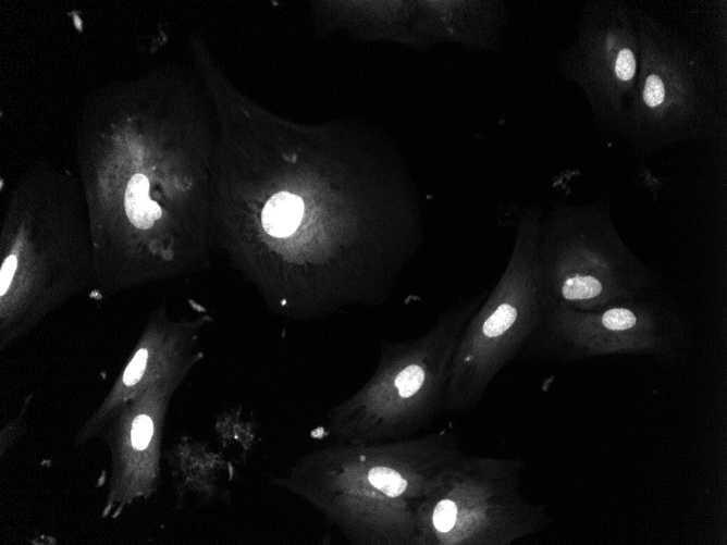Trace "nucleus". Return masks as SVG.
I'll return each instance as SVG.
<instances>
[{"label": "nucleus", "mask_w": 727, "mask_h": 545, "mask_svg": "<svg viewBox=\"0 0 727 545\" xmlns=\"http://www.w3.org/2000/svg\"><path fill=\"white\" fill-rule=\"evenodd\" d=\"M148 354V346H143L135 352L122 375V383L125 387H133L138 383L144 373Z\"/></svg>", "instance_id": "obj_12"}, {"label": "nucleus", "mask_w": 727, "mask_h": 545, "mask_svg": "<svg viewBox=\"0 0 727 545\" xmlns=\"http://www.w3.org/2000/svg\"><path fill=\"white\" fill-rule=\"evenodd\" d=\"M163 71L109 82L86 97L75 157L91 232L95 284L113 294L170 273L185 240V199L202 159L201 123Z\"/></svg>", "instance_id": "obj_1"}, {"label": "nucleus", "mask_w": 727, "mask_h": 545, "mask_svg": "<svg viewBox=\"0 0 727 545\" xmlns=\"http://www.w3.org/2000/svg\"><path fill=\"white\" fill-rule=\"evenodd\" d=\"M639 54L634 8L620 0L586 5L559 71L581 90L595 125L605 133L624 136Z\"/></svg>", "instance_id": "obj_8"}, {"label": "nucleus", "mask_w": 727, "mask_h": 545, "mask_svg": "<svg viewBox=\"0 0 727 545\" xmlns=\"http://www.w3.org/2000/svg\"><path fill=\"white\" fill-rule=\"evenodd\" d=\"M303 211V201L298 196L284 191L275 194L262 209V227L271 236H288L298 227Z\"/></svg>", "instance_id": "obj_11"}, {"label": "nucleus", "mask_w": 727, "mask_h": 545, "mask_svg": "<svg viewBox=\"0 0 727 545\" xmlns=\"http://www.w3.org/2000/svg\"><path fill=\"white\" fill-rule=\"evenodd\" d=\"M519 458L463 455L424 499L416 545H509L549 527L521 490Z\"/></svg>", "instance_id": "obj_7"}, {"label": "nucleus", "mask_w": 727, "mask_h": 545, "mask_svg": "<svg viewBox=\"0 0 727 545\" xmlns=\"http://www.w3.org/2000/svg\"><path fill=\"white\" fill-rule=\"evenodd\" d=\"M506 16L501 1H416V32L424 49L452 42L476 50H494L500 46Z\"/></svg>", "instance_id": "obj_10"}, {"label": "nucleus", "mask_w": 727, "mask_h": 545, "mask_svg": "<svg viewBox=\"0 0 727 545\" xmlns=\"http://www.w3.org/2000/svg\"><path fill=\"white\" fill-rule=\"evenodd\" d=\"M539 215L529 211L521 220L508 269L460 334L443 411L472 410L495 375L526 348L541 321Z\"/></svg>", "instance_id": "obj_6"}, {"label": "nucleus", "mask_w": 727, "mask_h": 545, "mask_svg": "<svg viewBox=\"0 0 727 545\" xmlns=\"http://www.w3.org/2000/svg\"><path fill=\"white\" fill-rule=\"evenodd\" d=\"M95 284L89 219L77 174L35 160L9 194L0 228V302L11 321Z\"/></svg>", "instance_id": "obj_3"}, {"label": "nucleus", "mask_w": 727, "mask_h": 545, "mask_svg": "<svg viewBox=\"0 0 727 545\" xmlns=\"http://www.w3.org/2000/svg\"><path fill=\"white\" fill-rule=\"evenodd\" d=\"M463 455L451 429L383 443L335 442L300 456L271 483L352 544L416 545L421 505Z\"/></svg>", "instance_id": "obj_2"}, {"label": "nucleus", "mask_w": 727, "mask_h": 545, "mask_svg": "<svg viewBox=\"0 0 727 545\" xmlns=\"http://www.w3.org/2000/svg\"><path fill=\"white\" fill-rule=\"evenodd\" d=\"M484 298L457 301L419 337L389 345L369 383L329 411L328 434L335 442L383 443L427 429L443 410L458 339Z\"/></svg>", "instance_id": "obj_4"}, {"label": "nucleus", "mask_w": 727, "mask_h": 545, "mask_svg": "<svg viewBox=\"0 0 727 545\" xmlns=\"http://www.w3.org/2000/svg\"><path fill=\"white\" fill-rule=\"evenodd\" d=\"M634 17L640 54L623 137L651 152L724 134L723 90L702 52L654 15Z\"/></svg>", "instance_id": "obj_5"}, {"label": "nucleus", "mask_w": 727, "mask_h": 545, "mask_svg": "<svg viewBox=\"0 0 727 545\" xmlns=\"http://www.w3.org/2000/svg\"><path fill=\"white\" fill-rule=\"evenodd\" d=\"M668 327L650 308L617 306L597 313L543 302L541 321L525 348L557 356L618 351H662L670 345Z\"/></svg>", "instance_id": "obj_9"}, {"label": "nucleus", "mask_w": 727, "mask_h": 545, "mask_svg": "<svg viewBox=\"0 0 727 545\" xmlns=\"http://www.w3.org/2000/svg\"><path fill=\"white\" fill-rule=\"evenodd\" d=\"M153 434V423L148 416L137 417L132 425L131 438L134 448L144 449Z\"/></svg>", "instance_id": "obj_13"}]
</instances>
